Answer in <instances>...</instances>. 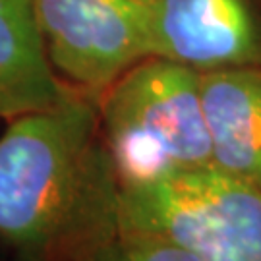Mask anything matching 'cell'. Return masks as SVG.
<instances>
[{"label":"cell","mask_w":261,"mask_h":261,"mask_svg":"<svg viewBox=\"0 0 261 261\" xmlns=\"http://www.w3.org/2000/svg\"><path fill=\"white\" fill-rule=\"evenodd\" d=\"M118 186L99 99L72 93L16 116L0 136V238L28 259L48 261Z\"/></svg>","instance_id":"1"},{"label":"cell","mask_w":261,"mask_h":261,"mask_svg":"<svg viewBox=\"0 0 261 261\" xmlns=\"http://www.w3.org/2000/svg\"><path fill=\"white\" fill-rule=\"evenodd\" d=\"M105 147L120 186L213 165L199 72L149 56L99 97Z\"/></svg>","instance_id":"2"},{"label":"cell","mask_w":261,"mask_h":261,"mask_svg":"<svg viewBox=\"0 0 261 261\" xmlns=\"http://www.w3.org/2000/svg\"><path fill=\"white\" fill-rule=\"evenodd\" d=\"M128 224L197 261H261V188L215 165L120 186Z\"/></svg>","instance_id":"3"},{"label":"cell","mask_w":261,"mask_h":261,"mask_svg":"<svg viewBox=\"0 0 261 261\" xmlns=\"http://www.w3.org/2000/svg\"><path fill=\"white\" fill-rule=\"evenodd\" d=\"M33 8L53 70L89 97L151 56L147 0H35Z\"/></svg>","instance_id":"4"},{"label":"cell","mask_w":261,"mask_h":261,"mask_svg":"<svg viewBox=\"0 0 261 261\" xmlns=\"http://www.w3.org/2000/svg\"><path fill=\"white\" fill-rule=\"evenodd\" d=\"M149 53L196 72L261 66L253 0H147Z\"/></svg>","instance_id":"5"},{"label":"cell","mask_w":261,"mask_h":261,"mask_svg":"<svg viewBox=\"0 0 261 261\" xmlns=\"http://www.w3.org/2000/svg\"><path fill=\"white\" fill-rule=\"evenodd\" d=\"M213 165L261 188V66L199 74Z\"/></svg>","instance_id":"6"},{"label":"cell","mask_w":261,"mask_h":261,"mask_svg":"<svg viewBox=\"0 0 261 261\" xmlns=\"http://www.w3.org/2000/svg\"><path fill=\"white\" fill-rule=\"evenodd\" d=\"M33 2L0 0V118L6 122L72 95L48 62Z\"/></svg>","instance_id":"7"},{"label":"cell","mask_w":261,"mask_h":261,"mask_svg":"<svg viewBox=\"0 0 261 261\" xmlns=\"http://www.w3.org/2000/svg\"><path fill=\"white\" fill-rule=\"evenodd\" d=\"M118 196L120 188L66 236L48 261H197L174 242L126 223Z\"/></svg>","instance_id":"8"}]
</instances>
